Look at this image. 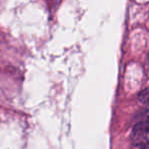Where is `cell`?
Listing matches in <instances>:
<instances>
[{
    "label": "cell",
    "mask_w": 149,
    "mask_h": 149,
    "mask_svg": "<svg viewBox=\"0 0 149 149\" xmlns=\"http://www.w3.org/2000/svg\"><path fill=\"white\" fill-rule=\"evenodd\" d=\"M138 100L142 104L146 107H149V87L143 89L138 95Z\"/></svg>",
    "instance_id": "7a4b0ae2"
},
{
    "label": "cell",
    "mask_w": 149,
    "mask_h": 149,
    "mask_svg": "<svg viewBox=\"0 0 149 149\" xmlns=\"http://www.w3.org/2000/svg\"><path fill=\"white\" fill-rule=\"evenodd\" d=\"M132 139L141 149H149V121L139 123L134 127Z\"/></svg>",
    "instance_id": "6da1fadb"
},
{
    "label": "cell",
    "mask_w": 149,
    "mask_h": 149,
    "mask_svg": "<svg viewBox=\"0 0 149 149\" xmlns=\"http://www.w3.org/2000/svg\"><path fill=\"white\" fill-rule=\"evenodd\" d=\"M148 61H149V55H148Z\"/></svg>",
    "instance_id": "3957f363"
}]
</instances>
